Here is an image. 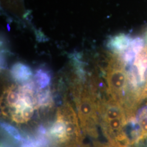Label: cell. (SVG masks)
<instances>
[{
	"label": "cell",
	"mask_w": 147,
	"mask_h": 147,
	"mask_svg": "<svg viewBox=\"0 0 147 147\" xmlns=\"http://www.w3.org/2000/svg\"><path fill=\"white\" fill-rule=\"evenodd\" d=\"M126 64L117 55H113L106 69V79L109 98L123 106L130 91Z\"/></svg>",
	"instance_id": "3"
},
{
	"label": "cell",
	"mask_w": 147,
	"mask_h": 147,
	"mask_svg": "<svg viewBox=\"0 0 147 147\" xmlns=\"http://www.w3.org/2000/svg\"><path fill=\"white\" fill-rule=\"evenodd\" d=\"M21 147H38L37 146L36 142L34 141L31 140H27L24 141Z\"/></svg>",
	"instance_id": "13"
},
{
	"label": "cell",
	"mask_w": 147,
	"mask_h": 147,
	"mask_svg": "<svg viewBox=\"0 0 147 147\" xmlns=\"http://www.w3.org/2000/svg\"><path fill=\"white\" fill-rule=\"evenodd\" d=\"M33 106L29 105L26 107L21 111V115L25 123L30 121L33 115L34 108Z\"/></svg>",
	"instance_id": "12"
},
{
	"label": "cell",
	"mask_w": 147,
	"mask_h": 147,
	"mask_svg": "<svg viewBox=\"0 0 147 147\" xmlns=\"http://www.w3.org/2000/svg\"></svg>",
	"instance_id": "15"
},
{
	"label": "cell",
	"mask_w": 147,
	"mask_h": 147,
	"mask_svg": "<svg viewBox=\"0 0 147 147\" xmlns=\"http://www.w3.org/2000/svg\"><path fill=\"white\" fill-rule=\"evenodd\" d=\"M22 96L21 86L12 85L6 89L1 101L2 114L5 116H11L21 100Z\"/></svg>",
	"instance_id": "5"
},
{
	"label": "cell",
	"mask_w": 147,
	"mask_h": 147,
	"mask_svg": "<svg viewBox=\"0 0 147 147\" xmlns=\"http://www.w3.org/2000/svg\"><path fill=\"white\" fill-rule=\"evenodd\" d=\"M1 147H9V146H7V144H4L3 143L1 144Z\"/></svg>",
	"instance_id": "14"
},
{
	"label": "cell",
	"mask_w": 147,
	"mask_h": 147,
	"mask_svg": "<svg viewBox=\"0 0 147 147\" xmlns=\"http://www.w3.org/2000/svg\"><path fill=\"white\" fill-rule=\"evenodd\" d=\"M53 99L49 89H39L35 96L34 109L50 106L52 104Z\"/></svg>",
	"instance_id": "8"
},
{
	"label": "cell",
	"mask_w": 147,
	"mask_h": 147,
	"mask_svg": "<svg viewBox=\"0 0 147 147\" xmlns=\"http://www.w3.org/2000/svg\"><path fill=\"white\" fill-rule=\"evenodd\" d=\"M136 120L140 130L141 141H146L147 139V105L139 112Z\"/></svg>",
	"instance_id": "9"
},
{
	"label": "cell",
	"mask_w": 147,
	"mask_h": 147,
	"mask_svg": "<svg viewBox=\"0 0 147 147\" xmlns=\"http://www.w3.org/2000/svg\"><path fill=\"white\" fill-rule=\"evenodd\" d=\"M132 38L128 35L120 34L112 37L107 43V47L116 55H120L129 48Z\"/></svg>",
	"instance_id": "6"
},
{
	"label": "cell",
	"mask_w": 147,
	"mask_h": 147,
	"mask_svg": "<svg viewBox=\"0 0 147 147\" xmlns=\"http://www.w3.org/2000/svg\"><path fill=\"white\" fill-rule=\"evenodd\" d=\"M97 106L102 131L111 144L115 147H130L125 131L128 119L123 106L110 98L98 100Z\"/></svg>",
	"instance_id": "1"
},
{
	"label": "cell",
	"mask_w": 147,
	"mask_h": 147,
	"mask_svg": "<svg viewBox=\"0 0 147 147\" xmlns=\"http://www.w3.org/2000/svg\"><path fill=\"white\" fill-rule=\"evenodd\" d=\"M74 96L82 130L91 136L97 137V125L99 119L94 92L79 85L74 90Z\"/></svg>",
	"instance_id": "2"
},
{
	"label": "cell",
	"mask_w": 147,
	"mask_h": 147,
	"mask_svg": "<svg viewBox=\"0 0 147 147\" xmlns=\"http://www.w3.org/2000/svg\"><path fill=\"white\" fill-rule=\"evenodd\" d=\"M1 126L5 131L17 141H20L22 140V138L20 134L15 127L4 122H2L1 123Z\"/></svg>",
	"instance_id": "11"
},
{
	"label": "cell",
	"mask_w": 147,
	"mask_h": 147,
	"mask_svg": "<svg viewBox=\"0 0 147 147\" xmlns=\"http://www.w3.org/2000/svg\"><path fill=\"white\" fill-rule=\"evenodd\" d=\"M75 112L69 103L58 109L56 119L49 130V134L59 144L70 147V137L75 133L78 126Z\"/></svg>",
	"instance_id": "4"
},
{
	"label": "cell",
	"mask_w": 147,
	"mask_h": 147,
	"mask_svg": "<svg viewBox=\"0 0 147 147\" xmlns=\"http://www.w3.org/2000/svg\"><path fill=\"white\" fill-rule=\"evenodd\" d=\"M11 74L13 79L18 82H27L32 76L31 69L25 64L16 63L14 64L11 70Z\"/></svg>",
	"instance_id": "7"
},
{
	"label": "cell",
	"mask_w": 147,
	"mask_h": 147,
	"mask_svg": "<svg viewBox=\"0 0 147 147\" xmlns=\"http://www.w3.org/2000/svg\"><path fill=\"white\" fill-rule=\"evenodd\" d=\"M35 82L39 89L45 88L51 81V75L47 70L42 68L39 69L36 71L34 75Z\"/></svg>",
	"instance_id": "10"
}]
</instances>
